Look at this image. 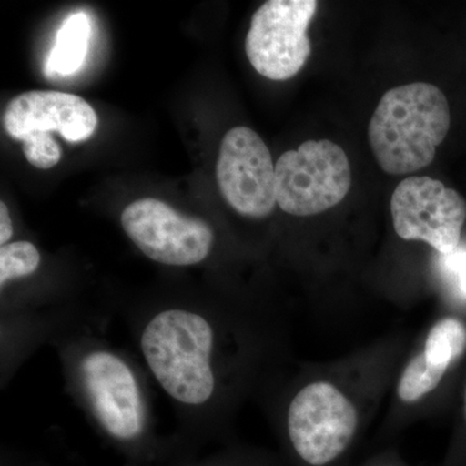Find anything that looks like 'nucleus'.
Returning a JSON list of instances; mask_svg holds the SVG:
<instances>
[{"label":"nucleus","mask_w":466,"mask_h":466,"mask_svg":"<svg viewBox=\"0 0 466 466\" xmlns=\"http://www.w3.org/2000/svg\"><path fill=\"white\" fill-rule=\"evenodd\" d=\"M3 126L12 139L24 144V155L34 167L47 170L61 159V148L50 133L70 143H81L97 127V115L81 96L60 91H27L9 101Z\"/></svg>","instance_id":"nucleus-3"},{"label":"nucleus","mask_w":466,"mask_h":466,"mask_svg":"<svg viewBox=\"0 0 466 466\" xmlns=\"http://www.w3.org/2000/svg\"><path fill=\"white\" fill-rule=\"evenodd\" d=\"M217 180L225 200L241 216L263 219L278 204L271 153L249 127L238 126L223 137Z\"/></svg>","instance_id":"nucleus-9"},{"label":"nucleus","mask_w":466,"mask_h":466,"mask_svg":"<svg viewBox=\"0 0 466 466\" xmlns=\"http://www.w3.org/2000/svg\"><path fill=\"white\" fill-rule=\"evenodd\" d=\"M466 349V328L458 319L438 321L429 332L424 355L429 363L449 370L451 363L461 357Z\"/></svg>","instance_id":"nucleus-12"},{"label":"nucleus","mask_w":466,"mask_h":466,"mask_svg":"<svg viewBox=\"0 0 466 466\" xmlns=\"http://www.w3.org/2000/svg\"><path fill=\"white\" fill-rule=\"evenodd\" d=\"M276 200L290 216L311 217L339 205L351 188L348 155L330 140H308L276 162Z\"/></svg>","instance_id":"nucleus-4"},{"label":"nucleus","mask_w":466,"mask_h":466,"mask_svg":"<svg viewBox=\"0 0 466 466\" xmlns=\"http://www.w3.org/2000/svg\"><path fill=\"white\" fill-rule=\"evenodd\" d=\"M392 222L403 240H419L441 256L459 248L466 202L455 189L429 177L401 180L390 201Z\"/></svg>","instance_id":"nucleus-8"},{"label":"nucleus","mask_w":466,"mask_h":466,"mask_svg":"<svg viewBox=\"0 0 466 466\" xmlns=\"http://www.w3.org/2000/svg\"><path fill=\"white\" fill-rule=\"evenodd\" d=\"M79 379L95 419L110 437H140L146 408L137 376L124 359L109 350H92L79 363Z\"/></svg>","instance_id":"nucleus-10"},{"label":"nucleus","mask_w":466,"mask_h":466,"mask_svg":"<svg viewBox=\"0 0 466 466\" xmlns=\"http://www.w3.org/2000/svg\"><path fill=\"white\" fill-rule=\"evenodd\" d=\"M447 370L429 363L424 352L417 355L408 364L398 385V395L406 403H413L421 400L429 392L433 391Z\"/></svg>","instance_id":"nucleus-13"},{"label":"nucleus","mask_w":466,"mask_h":466,"mask_svg":"<svg viewBox=\"0 0 466 466\" xmlns=\"http://www.w3.org/2000/svg\"><path fill=\"white\" fill-rule=\"evenodd\" d=\"M315 0H269L251 17L245 51L251 66L271 81L299 75L311 55L309 27Z\"/></svg>","instance_id":"nucleus-6"},{"label":"nucleus","mask_w":466,"mask_h":466,"mask_svg":"<svg viewBox=\"0 0 466 466\" xmlns=\"http://www.w3.org/2000/svg\"><path fill=\"white\" fill-rule=\"evenodd\" d=\"M121 225L144 256L161 265H198L208 258L214 244L213 229L205 220L183 216L156 198L127 205Z\"/></svg>","instance_id":"nucleus-7"},{"label":"nucleus","mask_w":466,"mask_h":466,"mask_svg":"<svg viewBox=\"0 0 466 466\" xmlns=\"http://www.w3.org/2000/svg\"><path fill=\"white\" fill-rule=\"evenodd\" d=\"M451 126L449 101L437 86L416 82L386 92L368 126L380 167L390 175L415 173L433 162Z\"/></svg>","instance_id":"nucleus-1"},{"label":"nucleus","mask_w":466,"mask_h":466,"mask_svg":"<svg viewBox=\"0 0 466 466\" xmlns=\"http://www.w3.org/2000/svg\"><path fill=\"white\" fill-rule=\"evenodd\" d=\"M214 329L204 315L167 309L144 325L140 351L158 385L187 407H201L213 398Z\"/></svg>","instance_id":"nucleus-2"},{"label":"nucleus","mask_w":466,"mask_h":466,"mask_svg":"<svg viewBox=\"0 0 466 466\" xmlns=\"http://www.w3.org/2000/svg\"><path fill=\"white\" fill-rule=\"evenodd\" d=\"M14 235V225L5 202L0 204V244L7 245Z\"/></svg>","instance_id":"nucleus-16"},{"label":"nucleus","mask_w":466,"mask_h":466,"mask_svg":"<svg viewBox=\"0 0 466 466\" xmlns=\"http://www.w3.org/2000/svg\"><path fill=\"white\" fill-rule=\"evenodd\" d=\"M388 466H390V465H388Z\"/></svg>","instance_id":"nucleus-17"},{"label":"nucleus","mask_w":466,"mask_h":466,"mask_svg":"<svg viewBox=\"0 0 466 466\" xmlns=\"http://www.w3.org/2000/svg\"><path fill=\"white\" fill-rule=\"evenodd\" d=\"M41 265V254L29 241L9 242L0 247V285L33 275Z\"/></svg>","instance_id":"nucleus-14"},{"label":"nucleus","mask_w":466,"mask_h":466,"mask_svg":"<svg viewBox=\"0 0 466 466\" xmlns=\"http://www.w3.org/2000/svg\"><path fill=\"white\" fill-rule=\"evenodd\" d=\"M440 266L441 274L455 288L456 291L466 299V249L458 248L450 254L441 256Z\"/></svg>","instance_id":"nucleus-15"},{"label":"nucleus","mask_w":466,"mask_h":466,"mask_svg":"<svg viewBox=\"0 0 466 466\" xmlns=\"http://www.w3.org/2000/svg\"><path fill=\"white\" fill-rule=\"evenodd\" d=\"M357 410L328 382L303 388L288 410V434L297 456L309 466H328L348 450L357 431Z\"/></svg>","instance_id":"nucleus-5"},{"label":"nucleus","mask_w":466,"mask_h":466,"mask_svg":"<svg viewBox=\"0 0 466 466\" xmlns=\"http://www.w3.org/2000/svg\"><path fill=\"white\" fill-rule=\"evenodd\" d=\"M91 20L85 12L69 15L61 24L46 60V76L50 78L75 75L84 66L91 38Z\"/></svg>","instance_id":"nucleus-11"}]
</instances>
